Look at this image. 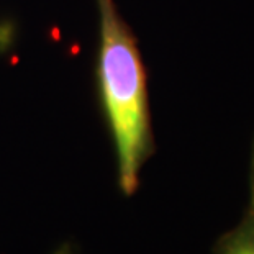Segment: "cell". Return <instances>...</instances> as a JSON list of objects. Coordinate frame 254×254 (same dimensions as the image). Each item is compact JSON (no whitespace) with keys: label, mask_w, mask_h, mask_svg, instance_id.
<instances>
[{"label":"cell","mask_w":254,"mask_h":254,"mask_svg":"<svg viewBox=\"0 0 254 254\" xmlns=\"http://www.w3.org/2000/svg\"><path fill=\"white\" fill-rule=\"evenodd\" d=\"M100 15V48L97 79L102 109L117 153L118 187L133 195L139 172L154 154L148 79L136 38L113 0H97Z\"/></svg>","instance_id":"6da1fadb"},{"label":"cell","mask_w":254,"mask_h":254,"mask_svg":"<svg viewBox=\"0 0 254 254\" xmlns=\"http://www.w3.org/2000/svg\"><path fill=\"white\" fill-rule=\"evenodd\" d=\"M213 254H254V213H245L238 223L213 245Z\"/></svg>","instance_id":"7a4b0ae2"},{"label":"cell","mask_w":254,"mask_h":254,"mask_svg":"<svg viewBox=\"0 0 254 254\" xmlns=\"http://www.w3.org/2000/svg\"><path fill=\"white\" fill-rule=\"evenodd\" d=\"M248 212L254 213V141H253L251 167H250V205H248Z\"/></svg>","instance_id":"3957f363"}]
</instances>
